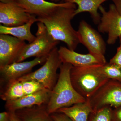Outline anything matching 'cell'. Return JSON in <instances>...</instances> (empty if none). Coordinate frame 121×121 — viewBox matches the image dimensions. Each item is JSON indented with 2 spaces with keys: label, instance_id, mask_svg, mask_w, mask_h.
<instances>
[{
  "label": "cell",
  "instance_id": "6da1fadb",
  "mask_svg": "<svg viewBox=\"0 0 121 121\" xmlns=\"http://www.w3.org/2000/svg\"><path fill=\"white\" fill-rule=\"evenodd\" d=\"M76 9L59 7L50 14L37 17V22L44 25L54 40L65 43L68 48L74 51L80 43L77 31L73 28L72 20L75 16Z\"/></svg>",
  "mask_w": 121,
  "mask_h": 121
},
{
  "label": "cell",
  "instance_id": "7a4b0ae2",
  "mask_svg": "<svg viewBox=\"0 0 121 121\" xmlns=\"http://www.w3.org/2000/svg\"><path fill=\"white\" fill-rule=\"evenodd\" d=\"M72 67L70 64L63 63L60 68L57 82L51 91L49 101L46 105L49 114L57 112L60 108L86 101L77 92L72 84L70 72Z\"/></svg>",
  "mask_w": 121,
  "mask_h": 121
},
{
  "label": "cell",
  "instance_id": "3957f363",
  "mask_svg": "<svg viewBox=\"0 0 121 121\" xmlns=\"http://www.w3.org/2000/svg\"><path fill=\"white\" fill-rule=\"evenodd\" d=\"M73 66L70 72L72 84L79 94L86 100L90 98L109 79L100 72L99 66Z\"/></svg>",
  "mask_w": 121,
  "mask_h": 121
},
{
  "label": "cell",
  "instance_id": "277c9868",
  "mask_svg": "<svg viewBox=\"0 0 121 121\" xmlns=\"http://www.w3.org/2000/svg\"><path fill=\"white\" fill-rule=\"evenodd\" d=\"M58 49L56 47L51 52L44 64L40 68L18 79L22 81L35 80L41 83L45 89L52 91L58 78L57 70L63 63L60 57Z\"/></svg>",
  "mask_w": 121,
  "mask_h": 121
},
{
  "label": "cell",
  "instance_id": "5b68a950",
  "mask_svg": "<svg viewBox=\"0 0 121 121\" xmlns=\"http://www.w3.org/2000/svg\"><path fill=\"white\" fill-rule=\"evenodd\" d=\"M37 25L35 39L25 45L15 62H23L31 57L47 56L59 43L60 41L54 40L50 35L43 23L38 22Z\"/></svg>",
  "mask_w": 121,
  "mask_h": 121
},
{
  "label": "cell",
  "instance_id": "8992f818",
  "mask_svg": "<svg viewBox=\"0 0 121 121\" xmlns=\"http://www.w3.org/2000/svg\"><path fill=\"white\" fill-rule=\"evenodd\" d=\"M86 100L93 111L106 107L114 108L119 107L121 106V83L109 79Z\"/></svg>",
  "mask_w": 121,
  "mask_h": 121
},
{
  "label": "cell",
  "instance_id": "52a82bcc",
  "mask_svg": "<svg viewBox=\"0 0 121 121\" xmlns=\"http://www.w3.org/2000/svg\"><path fill=\"white\" fill-rule=\"evenodd\" d=\"M99 10L102 16L98 24V30L99 32L108 34V44H114L121 35V15L114 4H110L108 11L102 5Z\"/></svg>",
  "mask_w": 121,
  "mask_h": 121
},
{
  "label": "cell",
  "instance_id": "ba28073f",
  "mask_svg": "<svg viewBox=\"0 0 121 121\" xmlns=\"http://www.w3.org/2000/svg\"><path fill=\"white\" fill-rule=\"evenodd\" d=\"M77 31L80 43L87 48L89 53L104 56L106 44L98 32L84 20L80 21Z\"/></svg>",
  "mask_w": 121,
  "mask_h": 121
},
{
  "label": "cell",
  "instance_id": "9c48e42d",
  "mask_svg": "<svg viewBox=\"0 0 121 121\" xmlns=\"http://www.w3.org/2000/svg\"><path fill=\"white\" fill-rule=\"evenodd\" d=\"M34 16L26 12L17 1L7 4L0 2V23L6 27L23 25Z\"/></svg>",
  "mask_w": 121,
  "mask_h": 121
},
{
  "label": "cell",
  "instance_id": "30bf717a",
  "mask_svg": "<svg viewBox=\"0 0 121 121\" xmlns=\"http://www.w3.org/2000/svg\"><path fill=\"white\" fill-rule=\"evenodd\" d=\"M48 56L35 58L27 62H14L0 68V84L18 79L30 73L35 66L44 63Z\"/></svg>",
  "mask_w": 121,
  "mask_h": 121
},
{
  "label": "cell",
  "instance_id": "8fae6325",
  "mask_svg": "<svg viewBox=\"0 0 121 121\" xmlns=\"http://www.w3.org/2000/svg\"><path fill=\"white\" fill-rule=\"evenodd\" d=\"M25 41L9 35H0V68L14 62L24 47Z\"/></svg>",
  "mask_w": 121,
  "mask_h": 121
},
{
  "label": "cell",
  "instance_id": "7c38bea8",
  "mask_svg": "<svg viewBox=\"0 0 121 121\" xmlns=\"http://www.w3.org/2000/svg\"><path fill=\"white\" fill-rule=\"evenodd\" d=\"M58 52L62 63H67L75 67L103 65L107 63L104 56L89 53L81 54L68 48L60 46Z\"/></svg>",
  "mask_w": 121,
  "mask_h": 121
},
{
  "label": "cell",
  "instance_id": "4fadbf2b",
  "mask_svg": "<svg viewBox=\"0 0 121 121\" xmlns=\"http://www.w3.org/2000/svg\"><path fill=\"white\" fill-rule=\"evenodd\" d=\"M17 2L26 12L37 17L47 16L59 7L76 9L75 4L68 2L57 3L45 0H17Z\"/></svg>",
  "mask_w": 121,
  "mask_h": 121
},
{
  "label": "cell",
  "instance_id": "5bb4252c",
  "mask_svg": "<svg viewBox=\"0 0 121 121\" xmlns=\"http://www.w3.org/2000/svg\"><path fill=\"white\" fill-rule=\"evenodd\" d=\"M51 91L44 89L22 97L6 102L5 108L7 111L15 112L23 108L35 106L47 105L49 101Z\"/></svg>",
  "mask_w": 121,
  "mask_h": 121
},
{
  "label": "cell",
  "instance_id": "9a60e30c",
  "mask_svg": "<svg viewBox=\"0 0 121 121\" xmlns=\"http://www.w3.org/2000/svg\"><path fill=\"white\" fill-rule=\"evenodd\" d=\"M36 22H37V17L34 16L27 23L20 26L8 27L1 24L0 34L12 35L20 39L28 41L29 43H31L36 39V36L31 31V27Z\"/></svg>",
  "mask_w": 121,
  "mask_h": 121
},
{
  "label": "cell",
  "instance_id": "2e32d148",
  "mask_svg": "<svg viewBox=\"0 0 121 121\" xmlns=\"http://www.w3.org/2000/svg\"><path fill=\"white\" fill-rule=\"evenodd\" d=\"M109 0H63L64 2L77 4L78 8L75 10V16L82 13L87 12L90 14L93 22L95 24L100 23L101 16L98 12L103 3Z\"/></svg>",
  "mask_w": 121,
  "mask_h": 121
},
{
  "label": "cell",
  "instance_id": "e0dca14e",
  "mask_svg": "<svg viewBox=\"0 0 121 121\" xmlns=\"http://www.w3.org/2000/svg\"><path fill=\"white\" fill-rule=\"evenodd\" d=\"M46 105L23 108L15 112L22 121H55L47 111Z\"/></svg>",
  "mask_w": 121,
  "mask_h": 121
},
{
  "label": "cell",
  "instance_id": "ac0fdd59",
  "mask_svg": "<svg viewBox=\"0 0 121 121\" xmlns=\"http://www.w3.org/2000/svg\"><path fill=\"white\" fill-rule=\"evenodd\" d=\"M57 112L64 114L72 121H88L89 115L93 110L86 100L84 103L60 108Z\"/></svg>",
  "mask_w": 121,
  "mask_h": 121
},
{
  "label": "cell",
  "instance_id": "d6986e66",
  "mask_svg": "<svg viewBox=\"0 0 121 121\" xmlns=\"http://www.w3.org/2000/svg\"><path fill=\"white\" fill-rule=\"evenodd\" d=\"M0 86V97L3 101L15 100L25 95L22 82L18 79L11 80Z\"/></svg>",
  "mask_w": 121,
  "mask_h": 121
},
{
  "label": "cell",
  "instance_id": "ffe728a7",
  "mask_svg": "<svg viewBox=\"0 0 121 121\" xmlns=\"http://www.w3.org/2000/svg\"><path fill=\"white\" fill-rule=\"evenodd\" d=\"M100 72L109 79H113L121 83V66L114 64L106 63L99 66Z\"/></svg>",
  "mask_w": 121,
  "mask_h": 121
},
{
  "label": "cell",
  "instance_id": "44dd1931",
  "mask_svg": "<svg viewBox=\"0 0 121 121\" xmlns=\"http://www.w3.org/2000/svg\"><path fill=\"white\" fill-rule=\"evenodd\" d=\"M112 110L107 106L93 111L89 115L88 121H112Z\"/></svg>",
  "mask_w": 121,
  "mask_h": 121
},
{
  "label": "cell",
  "instance_id": "7402d4cb",
  "mask_svg": "<svg viewBox=\"0 0 121 121\" xmlns=\"http://www.w3.org/2000/svg\"><path fill=\"white\" fill-rule=\"evenodd\" d=\"M25 95L33 94L45 89L40 83L34 80L22 81Z\"/></svg>",
  "mask_w": 121,
  "mask_h": 121
},
{
  "label": "cell",
  "instance_id": "603a6c76",
  "mask_svg": "<svg viewBox=\"0 0 121 121\" xmlns=\"http://www.w3.org/2000/svg\"><path fill=\"white\" fill-rule=\"evenodd\" d=\"M120 45L117 48L116 54L110 60V63L114 64L121 66V35L119 37Z\"/></svg>",
  "mask_w": 121,
  "mask_h": 121
},
{
  "label": "cell",
  "instance_id": "cb8c5ba5",
  "mask_svg": "<svg viewBox=\"0 0 121 121\" xmlns=\"http://www.w3.org/2000/svg\"><path fill=\"white\" fill-rule=\"evenodd\" d=\"M51 115L55 121H72L66 115L60 112H56Z\"/></svg>",
  "mask_w": 121,
  "mask_h": 121
},
{
  "label": "cell",
  "instance_id": "d4e9b609",
  "mask_svg": "<svg viewBox=\"0 0 121 121\" xmlns=\"http://www.w3.org/2000/svg\"><path fill=\"white\" fill-rule=\"evenodd\" d=\"M112 121H121V106L112 110Z\"/></svg>",
  "mask_w": 121,
  "mask_h": 121
},
{
  "label": "cell",
  "instance_id": "484cf974",
  "mask_svg": "<svg viewBox=\"0 0 121 121\" xmlns=\"http://www.w3.org/2000/svg\"><path fill=\"white\" fill-rule=\"evenodd\" d=\"M0 121H11V115L8 111H4L0 113Z\"/></svg>",
  "mask_w": 121,
  "mask_h": 121
},
{
  "label": "cell",
  "instance_id": "4316f807",
  "mask_svg": "<svg viewBox=\"0 0 121 121\" xmlns=\"http://www.w3.org/2000/svg\"><path fill=\"white\" fill-rule=\"evenodd\" d=\"M113 2L117 10L121 15V0H111Z\"/></svg>",
  "mask_w": 121,
  "mask_h": 121
},
{
  "label": "cell",
  "instance_id": "83f0119b",
  "mask_svg": "<svg viewBox=\"0 0 121 121\" xmlns=\"http://www.w3.org/2000/svg\"><path fill=\"white\" fill-rule=\"evenodd\" d=\"M11 115V121H22L15 112H9Z\"/></svg>",
  "mask_w": 121,
  "mask_h": 121
},
{
  "label": "cell",
  "instance_id": "f1b7e54d",
  "mask_svg": "<svg viewBox=\"0 0 121 121\" xmlns=\"http://www.w3.org/2000/svg\"><path fill=\"white\" fill-rule=\"evenodd\" d=\"M17 0H0V2L4 4L11 3V2H16Z\"/></svg>",
  "mask_w": 121,
  "mask_h": 121
},
{
  "label": "cell",
  "instance_id": "f546056e",
  "mask_svg": "<svg viewBox=\"0 0 121 121\" xmlns=\"http://www.w3.org/2000/svg\"><path fill=\"white\" fill-rule=\"evenodd\" d=\"M60 0H51V1L53 2H57L58 1H60Z\"/></svg>",
  "mask_w": 121,
  "mask_h": 121
}]
</instances>
